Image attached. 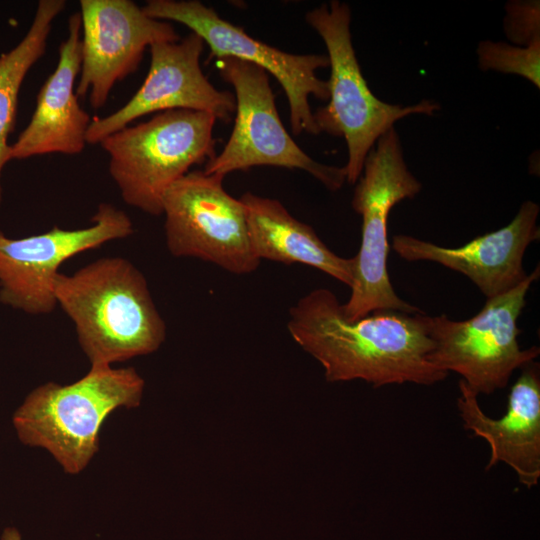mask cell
<instances>
[{
	"instance_id": "cell-1",
	"label": "cell",
	"mask_w": 540,
	"mask_h": 540,
	"mask_svg": "<svg viewBox=\"0 0 540 540\" xmlns=\"http://www.w3.org/2000/svg\"><path fill=\"white\" fill-rule=\"evenodd\" d=\"M287 329L328 382L432 385L448 375L430 360L434 342L424 312L381 310L350 321L336 295L317 288L290 308Z\"/></svg>"
},
{
	"instance_id": "cell-2",
	"label": "cell",
	"mask_w": 540,
	"mask_h": 540,
	"mask_svg": "<svg viewBox=\"0 0 540 540\" xmlns=\"http://www.w3.org/2000/svg\"><path fill=\"white\" fill-rule=\"evenodd\" d=\"M54 296L74 324L91 368L157 351L166 338L142 272L122 257L97 259L74 273H59Z\"/></svg>"
},
{
	"instance_id": "cell-3",
	"label": "cell",
	"mask_w": 540,
	"mask_h": 540,
	"mask_svg": "<svg viewBox=\"0 0 540 540\" xmlns=\"http://www.w3.org/2000/svg\"><path fill=\"white\" fill-rule=\"evenodd\" d=\"M144 386L132 367H90L71 384L47 382L32 390L15 411L13 426L23 444L47 450L66 473L78 474L98 451L106 417L138 407Z\"/></svg>"
},
{
	"instance_id": "cell-4",
	"label": "cell",
	"mask_w": 540,
	"mask_h": 540,
	"mask_svg": "<svg viewBox=\"0 0 540 540\" xmlns=\"http://www.w3.org/2000/svg\"><path fill=\"white\" fill-rule=\"evenodd\" d=\"M305 20L322 38L330 67L328 103L313 112V118L320 133L345 139L346 182L355 184L367 154L395 122L410 115L431 116L440 105L428 99L408 106L390 104L373 94L353 47L348 4L338 0L323 3L308 11Z\"/></svg>"
},
{
	"instance_id": "cell-5",
	"label": "cell",
	"mask_w": 540,
	"mask_h": 540,
	"mask_svg": "<svg viewBox=\"0 0 540 540\" xmlns=\"http://www.w3.org/2000/svg\"><path fill=\"white\" fill-rule=\"evenodd\" d=\"M216 121L205 112L168 110L105 137L99 144L109 156V174L123 201L162 215L167 189L193 165L216 156Z\"/></svg>"
},
{
	"instance_id": "cell-6",
	"label": "cell",
	"mask_w": 540,
	"mask_h": 540,
	"mask_svg": "<svg viewBox=\"0 0 540 540\" xmlns=\"http://www.w3.org/2000/svg\"><path fill=\"white\" fill-rule=\"evenodd\" d=\"M421 188L406 165L399 135L392 127L367 154L352 197V208L362 218V233L359 251L353 257L350 297L342 304L348 320L381 310L423 312L396 294L387 270L389 213L400 201L414 198Z\"/></svg>"
},
{
	"instance_id": "cell-7",
	"label": "cell",
	"mask_w": 540,
	"mask_h": 540,
	"mask_svg": "<svg viewBox=\"0 0 540 540\" xmlns=\"http://www.w3.org/2000/svg\"><path fill=\"white\" fill-rule=\"evenodd\" d=\"M539 274L537 266L520 284L487 299L476 315L464 321L444 314L428 316L429 336L434 342L431 362L447 373L459 374L476 395L506 387L512 373L534 362L540 353L537 346L520 347L517 326Z\"/></svg>"
},
{
	"instance_id": "cell-8",
	"label": "cell",
	"mask_w": 540,
	"mask_h": 540,
	"mask_svg": "<svg viewBox=\"0 0 540 540\" xmlns=\"http://www.w3.org/2000/svg\"><path fill=\"white\" fill-rule=\"evenodd\" d=\"M216 66L221 78L234 89L236 116L223 150L205 163L206 174L225 177L237 170L275 166L303 170L330 191L342 188L344 167L315 161L285 129L264 69L232 57L217 59Z\"/></svg>"
},
{
	"instance_id": "cell-9",
	"label": "cell",
	"mask_w": 540,
	"mask_h": 540,
	"mask_svg": "<svg viewBox=\"0 0 540 540\" xmlns=\"http://www.w3.org/2000/svg\"><path fill=\"white\" fill-rule=\"evenodd\" d=\"M225 177L189 171L162 200L166 246L175 257L198 258L238 275L255 271V256L240 199L224 189Z\"/></svg>"
},
{
	"instance_id": "cell-10",
	"label": "cell",
	"mask_w": 540,
	"mask_h": 540,
	"mask_svg": "<svg viewBox=\"0 0 540 540\" xmlns=\"http://www.w3.org/2000/svg\"><path fill=\"white\" fill-rule=\"evenodd\" d=\"M142 9L152 18L175 21L188 27L208 45L211 56L250 62L273 75L286 94L293 133H320L309 97L328 101L327 81L316 74L318 69L329 67L327 55L281 51L254 39L197 0H149Z\"/></svg>"
},
{
	"instance_id": "cell-11",
	"label": "cell",
	"mask_w": 540,
	"mask_h": 540,
	"mask_svg": "<svg viewBox=\"0 0 540 540\" xmlns=\"http://www.w3.org/2000/svg\"><path fill=\"white\" fill-rule=\"evenodd\" d=\"M91 220L85 228L54 226L19 239L0 230V302L32 315L51 313L57 306L54 282L64 262L134 232L130 217L110 203H100Z\"/></svg>"
},
{
	"instance_id": "cell-12",
	"label": "cell",
	"mask_w": 540,
	"mask_h": 540,
	"mask_svg": "<svg viewBox=\"0 0 540 540\" xmlns=\"http://www.w3.org/2000/svg\"><path fill=\"white\" fill-rule=\"evenodd\" d=\"M81 68L78 97L101 109L114 85L134 73L147 47L179 41L171 23L148 16L131 0H81Z\"/></svg>"
},
{
	"instance_id": "cell-13",
	"label": "cell",
	"mask_w": 540,
	"mask_h": 540,
	"mask_svg": "<svg viewBox=\"0 0 540 540\" xmlns=\"http://www.w3.org/2000/svg\"><path fill=\"white\" fill-rule=\"evenodd\" d=\"M204 47V40L193 32L179 41L153 43L149 71L140 88L114 113L92 118L86 142L99 144L141 116L175 109L209 113L228 123L235 112V97L216 89L203 74Z\"/></svg>"
},
{
	"instance_id": "cell-14",
	"label": "cell",
	"mask_w": 540,
	"mask_h": 540,
	"mask_svg": "<svg viewBox=\"0 0 540 540\" xmlns=\"http://www.w3.org/2000/svg\"><path fill=\"white\" fill-rule=\"evenodd\" d=\"M539 211L537 203L527 200L509 224L456 248L403 234L393 236L391 247L406 261H431L465 275L490 299L528 276L523 257L528 246L539 239Z\"/></svg>"
},
{
	"instance_id": "cell-15",
	"label": "cell",
	"mask_w": 540,
	"mask_h": 540,
	"mask_svg": "<svg viewBox=\"0 0 540 540\" xmlns=\"http://www.w3.org/2000/svg\"><path fill=\"white\" fill-rule=\"evenodd\" d=\"M458 386L456 404L463 427L490 446L486 470L504 462L515 471L521 484L527 488L536 486L540 478L539 364L532 362L522 368L509 392L506 412L500 418L483 412L478 395L463 380Z\"/></svg>"
},
{
	"instance_id": "cell-16",
	"label": "cell",
	"mask_w": 540,
	"mask_h": 540,
	"mask_svg": "<svg viewBox=\"0 0 540 540\" xmlns=\"http://www.w3.org/2000/svg\"><path fill=\"white\" fill-rule=\"evenodd\" d=\"M81 16L68 21L67 38L59 45L53 73L40 88L30 122L11 144V160L53 153L80 154L87 142L90 115L80 106L76 79L81 68Z\"/></svg>"
},
{
	"instance_id": "cell-17",
	"label": "cell",
	"mask_w": 540,
	"mask_h": 540,
	"mask_svg": "<svg viewBox=\"0 0 540 540\" xmlns=\"http://www.w3.org/2000/svg\"><path fill=\"white\" fill-rule=\"evenodd\" d=\"M239 199L252 250L260 261L311 266L351 288L354 258H343L331 251L311 226L293 217L279 200L251 192Z\"/></svg>"
},
{
	"instance_id": "cell-18",
	"label": "cell",
	"mask_w": 540,
	"mask_h": 540,
	"mask_svg": "<svg viewBox=\"0 0 540 540\" xmlns=\"http://www.w3.org/2000/svg\"><path fill=\"white\" fill-rule=\"evenodd\" d=\"M65 5L64 0H40L25 36L0 55V204L1 174L11 161L8 139L15 126L19 92L29 70L45 54L52 23Z\"/></svg>"
},
{
	"instance_id": "cell-19",
	"label": "cell",
	"mask_w": 540,
	"mask_h": 540,
	"mask_svg": "<svg viewBox=\"0 0 540 540\" xmlns=\"http://www.w3.org/2000/svg\"><path fill=\"white\" fill-rule=\"evenodd\" d=\"M476 53L479 68L515 74L540 87V39L521 47L502 41L479 42Z\"/></svg>"
},
{
	"instance_id": "cell-20",
	"label": "cell",
	"mask_w": 540,
	"mask_h": 540,
	"mask_svg": "<svg viewBox=\"0 0 540 540\" xmlns=\"http://www.w3.org/2000/svg\"><path fill=\"white\" fill-rule=\"evenodd\" d=\"M503 30L513 45L525 47L540 39L539 1H510L505 5Z\"/></svg>"
},
{
	"instance_id": "cell-21",
	"label": "cell",
	"mask_w": 540,
	"mask_h": 540,
	"mask_svg": "<svg viewBox=\"0 0 540 540\" xmlns=\"http://www.w3.org/2000/svg\"><path fill=\"white\" fill-rule=\"evenodd\" d=\"M0 540H22V536L15 527H7L3 530Z\"/></svg>"
}]
</instances>
